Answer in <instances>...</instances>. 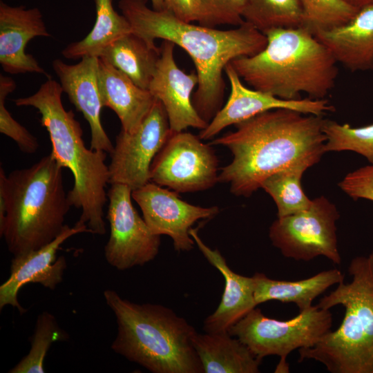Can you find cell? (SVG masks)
I'll use <instances>...</instances> for the list:
<instances>
[{
  "mask_svg": "<svg viewBox=\"0 0 373 373\" xmlns=\"http://www.w3.org/2000/svg\"><path fill=\"white\" fill-rule=\"evenodd\" d=\"M323 116L288 108L260 113L236 124L235 131L213 140L233 155L218 182L229 184L237 196L249 197L270 175L289 166H312L326 153Z\"/></svg>",
  "mask_w": 373,
  "mask_h": 373,
  "instance_id": "cell-1",
  "label": "cell"
},
{
  "mask_svg": "<svg viewBox=\"0 0 373 373\" xmlns=\"http://www.w3.org/2000/svg\"><path fill=\"white\" fill-rule=\"evenodd\" d=\"M147 0H119L118 8L131 31L150 47L156 39L171 41L192 59L198 77L193 105L207 124L222 108L225 83L222 71L232 60L253 56L267 44L266 35L249 23L236 28L218 30L183 21L170 11L149 8Z\"/></svg>",
  "mask_w": 373,
  "mask_h": 373,
  "instance_id": "cell-2",
  "label": "cell"
},
{
  "mask_svg": "<svg viewBox=\"0 0 373 373\" xmlns=\"http://www.w3.org/2000/svg\"><path fill=\"white\" fill-rule=\"evenodd\" d=\"M265 48L250 57L230 63L254 89L286 100L325 99L335 86L337 62L327 49L308 29L273 28L263 32Z\"/></svg>",
  "mask_w": 373,
  "mask_h": 373,
  "instance_id": "cell-3",
  "label": "cell"
},
{
  "mask_svg": "<svg viewBox=\"0 0 373 373\" xmlns=\"http://www.w3.org/2000/svg\"><path fill=\"white\" fill-rule=\"evenodd\" d=\"M63 92L61 84L49 77L35 93L17 98L14 102L17 106H31L39 111L41 124L49 134L50 154L73 175L74 184L68 192L71 206L82 210L79 220L87 224L91 233L104 235V208L108 202L109 183L108 166L105 162L107 153L86 146L80 123L73 111H66L63 106Z\"/></svg>",
  "mask_w": 373,
  "mask_h": 373,
  "instance_id": "cell-4",
  "label": "cell"
},
{
  "mask_svg": "<svg viewBox=\"0 0 373 373\" xmlns=\"http://www.w3.org/2000/svg\"><path fill=\"white\" fill-rule=\"evenodd\" d=\"M62 170L50 153L8 175L0 168V191L6 200L0 236L14 256L48 245L66 227L72 206Z\"/></svg>",
  "mask_w": 373,
  "mask_h": 373,
  "instance_id": "cell-5",
  "label": "cell"
},
{
  "mask_svg": "<svg viewBox=\"0 0 373 373\" xmlns=\"http://www.w3.org/2000/svg\"><path fill=\"white\" fill-rule=\"evenodd\" d=\"M103 296L114 313L115 353L153 373H204L193 338L197 332L184 318L159 304H138L115 290Z\"/></svg>",
  "mask_w": 373,
  "mask_h": 373,
  "instance_id": "cell-6",
  "label": "cell"
},
{
  "mask_svg": "<svg viewBox=\"0 0 373 373\" xmlns=\"http://www.w3.org/2000/svg\"><path fill=\"white\" fill-rule=\"evenodd\" d=\"M344 281L318 303L325 309L345 308L339 327L314 346L298 350L300 362L313 360L331 373H373V251L354 258Z\"/></svg>",
  "mask_w": 373,
  "mask_h": 373,
  "instance_id": "cell-7",
  "label": "cell"
},
{
  "mask_svg": "<svg viewBox=\"0 0 373 373\" xmlns=\"http://www.w3.org/2000/svg\"><path fill=\"white\" fill-rule=\"evenodd\" d=\"M329 309L312 305L291 319L278 320L265 316L254 308L228 329V333L245 344L260 359L278 356L275 372L288 373L289 354L296 350L312 347L332 327Z\"/></svg>",
  "mask_w": 373,
  "mask_h": 373,
  "instance_id": "cell-8",
  "label": "cell"
},
{
  "mask_svg": "<svg viewBox=\"0 0 373 373\" xmlns=\"http://www.w3.org/2000/svg\"><path fill=\"white\" fill-rule=\"evenodd\" d=\"M339 217L335 204L324 196L318 197L307 209L275 220L269 237L286 258L310 261L324 256L340 265L336 224Z\"/></svg>",
  "mask_w": 373,
  "mask_h": 373,
  "instance_id": "cell-9",
  "label": "cell"
},
{
  "mask_svg": "<svg viewBox=\"0 0 373 373\" xmlns=\"http://www.w3.org/2000/svg\"><path fill=\"white\" fill-rule=\"evenodd\" d=\"M199 136L181 131L171 133L153 160L150 180L179 193L207 190L218 182V160Z\"/></svg>",
  "mask_w": 373,
  "mask_h": 373,
  "instance_id": "cell-10",
  "label": "cell"
},
{
  "mask_svg": "<svg viewBox=\"0 0 373 373\" xmlns=\"http://www.w3.org/2000/svg\"><path fill=\"white\" fill-rule=\"evenodd\" d=\"M111 185L106 216L111 233L104 247L105 258L120 271L143 266L158 254L161 236L151 231L133 207L132 189L123 184Z\"/></svg>",
  "mask_w": 373,
  "mask_h": 373,
  "instance_id": "cell-11",
  "label": "cell"
},
{
  "mask_svg": "<svg viewBox=\"0 0 373 373\" xmlns=\"http://www.w3.org/2000/svg\"><path fill=\"white\" fill-rule=\"evenodd\" d=\"M171 133L168 116L162 102L155 103L134 133L121 130L110 154L109 184H123L132 191L151 182L153 159Z\"/></svg>",
  "mask_w": 373,
  "mask_h": 373,
  "instance_id": "cell-12",
  "label": "cell"
},
{
  "mask_svg": "<svg viewBox=\"0 0 373 373\" xmlns=\"http://www.w3.org/2000/svg\"><path fill=\"white\" fill-rule=\"evenodd\" d=\"M132 198L142 210L143 218L155 235H166L177 251L193 249L189 231L199 220L211 219L219 213L213 206L202 207L182 200L178 193L153 182L132 191Z\"/></svg>",
  "mask_w": 373,
  "mask_h": 373,
  "instance_id": "cell-13",
  "label": "cell"
},
{
  "mask_svg": "<svg viewBox=\"0 0 373 373\" xmlns=\"http://www.w3.org/2000/svg\"><path fill=\"white\" fill-rule=\"evenodd\" d=\"M229 81L231 93L226 104L220 108L205 128L200 131L202 140L213 138L226 127L240 123L260 113L278 109L288 108L304 114L323 116L335 111L326 99L301 98L286 100L269 93L250 89L243 85L231 63L224 68Z\"/></svg>",
  "mask_w": 373,
  "mask_h": 373,
  "instance_id": "cell-14",
  "label": "cell"
},
{
  "mask_svg": "<svg viewBox=\"0 0 373 373\" xmlns=\"http://www.w3.org/2000/svg\"><path fill=\"white\" fill-rule=\"evenodd\" d=\"M90 233L86 224L78 220L73 227L66 224L62 232L52 242L36 250L15 256L12 260L9 278L0 286V309L11 305L23 314L26 309L17 298L20 289L28 283H39L54 289L63 279L66 260L57 253L60 246L74 235Z\"/></svg>",
  "mask_w": 373,
  "mask_h": 373,
  "instance_id": "cell-15",
  "label": "cell"
},
{
  "mask_svg": "<svg viewBox=\"0 0 373 373\" xmlns=\"http://www.w3.org/2000/svg\"><path fill=\"white\" fill-rule=\"evenodd\" d=\"M175 44L164 40L149 90L160 100L166 112L172 133L189 127L202 130L207 123L202 119L192 103L191 94L198 84L197 73H185L177 65L173 55Z\"/></svg>",
  "mask_w": 373,
  "mask_h": 373,
  "instance_id": "cell-16",
  "label": "cell"
},
{
  "mask_svg": "<svg viewBox=\"0 0 373 373\" xmlns=\"http://www.w3.org/2000/svg\"><path fill=\"white\" fill-rule=\"evenodd\" d=\"M98 59L97 57H84L75 64H68L56 59L52 66L59 79L63 91L89 124L90 148L111 154L114 146L101 122L104 106L98 86Z\"/></svg>",
  "mask_w": 373,
  "mask_h": 373,
  "instance_id": "cell-17",
  "label": "cell"
},
{
  "mask_svg": "<svg viewBox=\"0 0 373 373\" xmlns=\"http://www.w3.org/2000/svg\"><path fill=\"white\" fill-rule=\"evenodd\" d=\"M50 36L39 8L28 9L0 2V64L6 73H36L51 77L25 50L32 39Z\"/></svg>",
  "mask_w": 373,
  "mask_h": 373,
  "instance_id": "cell-18",
  "label": "cell"
},
{
  "mask_svg": "<svg viewBox=\"0 0 373 373\" xmlns=\"http://www.w3.org/2000/svg\"><path fill=\"white\" fill-rule=\"evenodd\" d=\"M189 233L207 261L224 279L221 301L215 312L205 318L203 329L206 333L227 332L231 326L257 306L254 278L234 272L218 249H212L205 245L197 229H191Z\"/></svg>",
  "mask_w": 373,
  "mask_h": 373,
  "instance_id": "cell-19",
  "label": "cell"
},
{
  "mask_svg": "<svg viewBox=\"0 0 373 373\" xmlns=\"http://www.w3.org/2000/svg\"><path fill=\"white\" fill-rule=\"evenodd\" d=\"M314 35L349 70H373V3L359 8L347 23Z\"/></svg>",
  "mask_w": 373,
  "mask_h": 373,
  "instance_id": "cell-20",
  "label": "cell"
},
{
  "mask_svg": "<svg viewBox=\"0 0 373 373\" xmlns=\"http://www.w3.org/2000/svg\"><path fill=\"white\" fill-rule=\"evenodd\" d=\"M98 86L104 107L113 111L128 133L137 131L155 98L102 57L98 59Z\"/></svg>",
  "mask_w": 373,
  "mask_h": 373,
  "instance_id": "cell-21",
  "label": "cell"
},
{
  "mask_svg": "<svg viewBox=\"0 0 373 373\" xmlns=\"http://www.w3.org/2000/svg\"><path fill=\"white\" fill-rule=\"evenodd\" d=\"M193 347L204 373H258L262 360L238 338L224 333H195Z\"/></svg>",
  "mask_w": 373,
  "mask_h": 373,
  "instance_id": "cell-22",
  "label": "cell"
},
{
  "mask_svg": "<svg viewBox=\"0 0 373 373\" xmlns=\"http://www.w3.org/2000/svg\"><path fill=\"white\" fill-rule=\"evenodd\" d=\"M254 298L257 305L269 300L295 304L299 312L309 309L313 301L330 287L344 281L343 273L338 269L322 271L311 277L295 281L278 280L256 272Z\"/></svg>",
  "mask_w": 373,
  "mask_h": 373,
  "instance_id": "cell-23",
  "label": "cell"
},
{
  "mask_svg": "<svg viewBox=\"0 0 373 373\" xmlns=\"http://www.w3.org/2000/svg\"><path fill=\"white\" fill-rule=\"evenodd\" d=\"M160 56V48L150 47L133 32L118 38L102 52L103 58L137 86L149 89Z\"/></svg>",
  "mask_w": 373,
  "mask_h": 373,
  "instance_id": "cell-24",
  "label": "cell"
},
{
  "mask_svg": "<svg viewBox=\"0 0 373 373\" xmlns=\"http://www.w3.org/2000/svg\"><path fill=\"white\" fill-rule=\"evenodd\" d=\"M95 22L90 32L82 40L68 44L61 55L66 59H78L84 57H99L111 43L132 32L126 18L113 8L112 0H94Z\"/></svg>",
  "mask_w": 373,
  "mask_h": 373,
  "instance_id": "cell-25",
  "label": "cell"
},
{
  "mask_svg": "<svg viewBox=\"0 0 373 373\" xmlns=\"http://www.w3.org/2000/svg\"><path fill=\"white\" fill-rule=\"evenodd\" d=\"M311 167L307 163L289 166L268 177L261 185L274 200L278 218L291 215L307 209L312 204L301 186L304 172Z\"/></svg>",
  "mask_w": 373,
  "mask_h": 373,
  "instance_id": "cell-26",
  "label": "cell"
},
{
  "mask_svg": "<svg viewBox=\"0 0 373 373\" xmlns=\"http://www.w3.org/2000/svg\"><path fill=\"white\" fill-rule=\"evenodd\" d=\"M242 18L262 33L273 28L304 25L300 0H247Z\"/></svg>",
  "mask_w": 373,
  "mask_h": 373,
  "instance_id": "cell-27",
  "label": "cell"
},
{
  "mask_svg": "<svg viewBox=\"0 0 373 373\" xmlns=\"http://www.w3.org/2000/svg\"><path fill=\"white\" fill-rule=\"evenodd\" d=\"M68 338V333L59 327L55 317L43 312L37 317L29 352L8 372L44 373V359L51 344Z\"/></svg>",
  "mask_w": 373,
  "mask_h": 373,
  "instance_id": "cell-28",
  "label": "cell"
},
{
  "mask_svg": "<svg viewBox=\"0 0 373 373\" xmlns=\"http://www.w3.org/2000/svg\"><path fill=\"white\" fill-rule=\"evenodd\" d=\"M323 132L326 137L325 152L354 151L373 165V124L355 128L325 119Z\"/></svg>",
  "mask_w": 373,
  "mask_h": 373,
  "instance_id": "cell-29",
  "label": "cell"
},
{
  "mask_svg": "<svg viewBox=\"0 0 373 373\" xmlns=\"http://www.w3.org/2000/svg\"><path fill=\"white\" fill-rule=\"evenodd\" d=\"M304 11L303 28L312 33L347 23L359 9L341 0H300Z\"/></svg>",
  "mask_w": 373,
  "mask_h": 373,
  "instance_id": "cell-30",
  "label": "cell"
},
{
  "mask_svg": "<svg viewBox=\"0 0 373 373\" xmlns=\"http://www.w3.org/2000/svg\"><path fill=\"white\" fill-rule=\"evenodd\" d=\"M15 88L12 77L0 75V132L14 140L23 153L33 154L39 149L37 137L15 120L5 106L6 97Z\"/></svg>",
  "mask_w": 373,
  "mask_h": 373,
  "instance_id": "cell-31",
  "label": "cell"
},
{
  "mask_svg": "<svg viewBox=\"0 0 373 373\" xmlns=\"http://www.w3.org/2000/svg\"><path fill=\"white\" fill-rule=\"evenodd\" d=\"M247 0H201V26L213 28L217 25L240 26L245 22L242 14Z\"/></svg>",
  "mask_w": 373,
  "mask_h": 373,
  "instance_id": "cell-32",
  "label": "cell"
},
{
  "mask_svg": "<svg viewBox=\"0 0 373 373\" xmlns=\"http://www.w3.org/2000/svg\"><path fill=\"white\" fill-rule=\"evenodd\" d=\"M338 186L354 200L363 198L373 201V165L348 173Z\"/></svg>",
  "mask_w": 373,
  "mask_h": 373,
  "instance_id": "cell-33",
  "label": "cell"
},
{
  "mask_svg": "<svg viewBox=\"0 0 373 373\" xmlns=\"http://www.w3.org/2000/svg\"><path fill=\"white\" fill-rule=\"evenodd\" d=\"M166 10L179 19L191 23L198 21L201 0H164Z\"/></svg>",
  "mask_w": 373,
  "mask_h": 373,
  "instance_id": "cell-34",
  "label": "cell"
},
{
  "mask_svg": "<svg viewBox=\"0 0 373 373\" xmlns=\"http://www.w3.org/2000/svg\"><path fill=\"white\" fill-rule=\"evenodd\" d=\"M347 5L359 9L365 6L373 3V0H341Z\"/></svg>",
  "mask_w": 373,
  "mask_h": 373,
  "instance_id": "cell-35",
  "label": "cell"
},
{
  "mask_svg": "<svg viewBox=\"0 0 373 373\" xmlns=\"http://www.w3.org/2000/svg\"><path fill=\"white\" fill-rule=\"evenodd\" d=\"M151 1L153 9L158 11L166 10L164 0H151Z\"/></svg>",
  "mask_w": 373,
  "mask_h": 373,
  "instance_id": "cell-36",
  "label": "cell"
}]
</instances>
